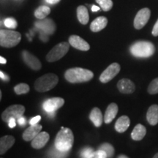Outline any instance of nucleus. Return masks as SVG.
Here are the masks:
<instances>
[{
  "label": "nucleus",
  "instance_id": "nucleus-36",
  "mask_svg": "<svg viewBox=\"0 0 158 158\" xmlns=\"http://www.w3.org/2000/svg\"><path fill=\"white\" fill-rule=\"evenodd\" d=\"M18 123H19L21 126L23 127V126L27 124V120H26V118L22 116H21L19 118H18Z\"/></svg>",
  "mask_w": 158,
  "mask_h": 158
},
{
  "label": "nucleus",
  "instance_id": "nucleus-7",
  "mask_svg": "<svg viewBox=\"0 0 158 158\" xmlns=\"http://www.w3.org/2000/svg\"><path fill=\"white\" fill-rule=\"evenodd\" d=\"M25 112V107L22 105H12L7 107L2 114V119L4 122H8L12 117L19 118L23 115Z\"/></svg>",
  "mask_w": 158,
  "mask_h": 158
},
{
  "label": "nucleus",
  "instance_id": "nucleus-35",
  "mask_svg": "<svg viewBox=\"0 0 158 158\" xmlns=\"http://www.w3.org/2000/svg\"><path fill=\"white\" fill-rule=\"evenodd\" d=\"M15 119H16V118H13V117H12V118H10L9 121L7 122H8L9 127L13 128V127H15V125H16V123H15Z\"/></svg>",
  "mask_w": 158,
  "mask_h": 158
},
{
  "label": "nucleus",
  "instance_id": "nucleus-21",
  "mask_svg": "<svg viewBox=\"0 0 158 158\" xmlns=\"http://www.w3.org/2000/svg\"><path fill=\"white\" fill-rule=\"evenodd\" d=\"M130 120L127 116H122L118 118L115 124V130L118 133L125 132L130 127Z\"/></svg>",
  "mask_w": 158,
  "mask_h": 158
},
{
  "label": "nucleus",
  "instance_id": "nucleus-9",
  "mask_svg": "<svg viewBox=\"0 0 158 158\" xmlns=\"http://www.w3.org/2000/svg\"><path fill=\"white\" fill-rule=\"evenodd\" d=\"M151 16V11L147 7L140 10L134 19L133 25L136 29H141L145 27Z\"/></svg>",
  "mask_w": 158,
  "mask_h": 158
},
{
  "label": "nucleus",
  "instance_id": "nucleus-16",
  "mask_svg": "<svg viewBox=\"0 0 158 158\" xmlns=\"http://www.w3.org/2000/svg\"><path fill=\"white\" fill-rule=\"evenodd\" d=\"M35 25L38 28L42 29L45 33H47L48 35L53 34L56 29V26L51 19H45L44 21H37L35 23Z\"/></svg>",
  "mask_w": 158,
  "mask_h": 158
},
{
  "label": "nucleus",
  "instance_id": "nucleus-8",
  "mask_svg": "<svg viewBox=\"0 0 158 158\" xmlns=\"http://www.w3.org/2000/svg\"><path fill=\"white\" fill-rule=\"evenodd\" d=\"M120 70H121V67L118 63H112L100 75V81L102 84H106L110 81L114 77L117 76L118 73L120 72Z\"/></svg>",
  "mask_w": 158,
  "mask_h": 158
},
{
  "label": "nucleus",
  "instance_id": "nucleus-30",
  "mask_svg": "<svg viewBox=\"0 0 158 158\" xmlns=\"http://www.w3.org/2000/svg\"><path fill=\"white\" fill-rule=\"evenodd\" d=\"M4 24L9 29H15L17 27L18 23L15 19H13V18H7L4 21Z\"/></svg>",
  "mask_w": 158,
  "mask_h": 158
},
{
  "label": "nucleus",
  "instance_id": "nucleus-28",
  "mask_svg": "<svg viewBox=\"0 0 158 158\" xmlns=\"http://www.w3.org/2000/svg\"><path fill=\"white\" fill-rule=\"evenodd\" d=\"M99 149H102L106 152L108 155V157H112L114 155V148L113 147V146L110 145V143H102V145L99 147Z\"/></svg>",
  "mask_w": 158,
  "mask_h": 158
},
{
  "label": "nucleus",
  "instance_id": "nucleus-15",
  "mask_svg": "<svg viewBox=\"0 0 158 158\" xmlns=\"http://www.w3.org/2000/svg\"><path fill=\"white\" fill-rule=\"evenodd\" d=\"M43 126L41 124H31L30 127L27 128V130L23 132L22 138L25 141H32V139L36 136L39 133H40Z\"/></svg>",
  "mask_w": 158,
  "mask_h": 158
},
{
  "label": "nucleus",
  "instance_id": "nucleus-29",
  "mask_svg": "<svg viewBox=\"0 0 158 158\" xmlns=\"http://www.w3.org/2000/svg\"><path fill=\"white\" fill-rule=\"evenodd\" d=\"M148 93L150 94H156L158 93V78L154 79L150 83L147 89Z\"/></svg>",
  "mask_w": 158,
  "mask_h": 158
},
{
  "label": "nucleus",
  "instance_id": "nucleus-17",
  "mask_svg": "<svg viewBox=\"0 0 158 158\" xmlns=\"http://www.w3.org/2000/svg\"><path fill=\"white\" fill-rule=\"evenodd\" d=\"M118 106L114 102L108 105L107 109L106 110L104 116V122L106 124H109L114 119L118 113Z\"/></svg>",
  "mask_w": 158,
  "mask_h": 158
},
{
  "label": "nucleus",
  "instance_id": "nucleus-10",
  "mask_svg": "<svg viewBox=\"0 0 158 158\" xmlns=\"http://www.w3.org/2000/svg\"><path fill=\"white\" fill-rule=\"evenodd\" d=\"M64 104V100L61 98H53L45 100L43 107L48 113H54L56 110L62 108Z\"/></svg>",
  "mask_w": 158,
  "mask_h": 158
},
{
  "label": "nucleus",
  "instance_id": "nucleus-5",
  "mask_svg": "<svg viewBox=\"0 0 158 158\" xmlns=\"http://www.w3.org/2000/svg\"><path fill=\"white\" fill-rule=\"evenodd\" d=\"M21 40V35L19 31L1 29L0 45L4 48H13L16 46Z\"/></svg>",
  "mask_w": 158,
  "mask_h": 158
},
{
  "label": "nucleus",
  "instance_id": "nucleus-22",
  "mask_svg": "<svg viewBox=\"0 0 158 158\" xmlns=\"http://www.w3.org/2000/svg\"><path fill=\"white\" fill-rule=\"evenodd\" d=\"M90 120L93 122L94 126L97 127H100L102 124V121L104 118H102V114L101 110L98 108H94L93 109L91 110L89 114Z\"/></svg>",
  "mask_w": 158,
  "mask_h": 158
},
{
  "label": "nucleus",
  "instance_id": "nucleus-23",
  "mask_svg": "<svg viewBox=\"0 0 158 158\" xmlns=\"http://www.w3.org/2000/svg\"><path fill=\"white\" fill-rule=\"evenodd\" d=\"M77 17L79 22L81 24H87L89 21V15L88 10L85 6L81 5L77 7Z\"/></svg>",
  "mask_w": 158,
  "mask_h": 158
},
{
  "label": "nucleus",
  "instance_id": "nucleus-14",
  "mask_svg": "<svg viewBox=\"0 0 158 158\" xmlns=\"http://www.w3.org/2000/svg\"><path fill=\"white\" fill-rule=\"evenodd\" d=\"M117 88L121 93L131 94L135 92V84L128 78H122L117 83Z\"/></svg>",
  "mask_w": 158,
  "mask_h": 158
},
{
  "label": "nucleus",
  "instance_id": "nucleus-32",
  "mask_svg": "<svg viewBox=\"0 0 158 158\" xmlns=\"http://www.w3.org/2000/svg\"><path fill=\"white\" fill-rule=\"evenodd\" d=\"M92 157L95 158H106L108 157V155L106 152L102 149H98L96 152H94L93 155H92Z\"/></svg>",
  "mask_w": 158,
  "mask_h": 158
},
{
  "label": "nucleus",
  "instance_id": "nucleus-6",
  "mask_svg": "<svg viewBox=\"0 0 158 158\" xmlns=\"http://www.w3.org/2000/svg\"><path fill=\"white\" fill-rule=\"evenodd\" d=\"M70 43L62 42L55 45L46 55V60L49 62H54L64 57L70 49Z\"/></svg>",
  "mask_w": 158,
  "mask_h": 158
},
{
  "label": "nucleus",
  "instance_id": "nucleus-18",
  "mask_svg": "<svg viewBox=\"0 0 158 158\" xmlns=\"http://www.w3.org/2000/svg\"><path fill=\"white\" fill-rule=\"evenodd\" d=\"M15 139L12 135H5L0 139V154L4 155L15 143Z\"/></svg>",
  "mask_w": 158,
  "mask_h": 158
},
{
  "label": "nucleus",
  "instance_id": "nucleus-13",
  "mask_svg": "<svg viewBox=\"0 0 158 158\" xmlns=\"http://www.w3.org/2000/svg\"><path fill=\"white\" fill-rule=\"evenodd\" d=\"M50 135L47 132H40L31 141V147L35 149H40L48 143Z\"/></svg>",
  "mask_w": 158,
  "mask_h": 158
},
{
  "label": "nucleus",
  "instance_id": "nucleus-19",
  "mask_svg": "<svg viewBox=\"0 0 158 158\" xmlns=\"http://www.w3.org/2000/svg\"><path fill=\"white\" fill-rule=\"evenodd\" d=\"M108 24V19L107 18L104 16H100L95 19L91 23L90 29L93 32H98L102 29L106 28V27Z\"/></svg>",
  "mask_w": 158,
  "mask_h": 158
},
{
  "label": "nucleus",
  "instance_id": "nucleus-12",
  "mask_svg": "<svg viewBox=\"0 0 158 158\" xmlns=\"http://www.w3.org/2000/svg\"><path fill=\"white\" fill-rule=\"evenodd\" d=\"M69 43L78 50L87 51L90 49V45L85 40L78 35H71L69 37Z\"/></svg>",
  "mask_w": 158,
  "mask_h": 158
},
{
  "label": "nucleus",
  "instance_id": "nucleus-26",
  "mask_svg": "<svg viewBox=\"0 0 158 158\" xmlns=\"http://www.w3.org/2000/svg\"><path fill=\"white\" fill-rule=\"evenodd\" d=\"M29 86L28 84H23V83H21V84H17L16 86L14 87V91L16 94H27L29 92Z\"/></svg>",
  "mask_w": 158,
  "mask_h": 158
},
{
  "label": "nucleus",
  "instance_id": "nucleus-24",
  "mask_svg": "<svg viewBox=\"0 0 158 158\" xmlns=\"http://www.w3.org/2000/svg\"><path fill=\"white\" fill-rule=\"evenodd\" d=\"M147 134V129L141 124H138L131 133V138L134 141H141Z\"/></svg>",
  "mask_w": 158,
  "mask_h": 158
},
{
  "label": "nucleus",
  "instance_id": "nucleus-42",
  "mask_svg": "<svg viewBox=\"0 0 158 158\" xmlns=\"http://www.w3.org/2000/svg\"><path fill=\"white\" fill-rule=\"evenodd\" d=\"M154 158H158V153H157V154H155V155H154V157H153Z\"/></svg>",
  "mask_w": 158,
  "mask_h": 158
},
{
  "label": "nucleus",
  "instance_id": "nucleus-37",
  "mask_svg": "<svg viewBox=\"0 0 158 158\" xmlns=\"http://www.w3.org/2000/svg\"><path fill=\"white\" fill-rule=\"evenodd\" d=\"M0 77H1V78L2 79V80H5V81H9L10 80L9 76L4 73L2 71H0Z\"/></svg>",
  "mask_w": 158,
  "mask_h": 158
},
{
  "label": "nucleus",
  "instance_id": "nucleus-25",
  "mask_svg": "<svg viewBox=\"0 0 158 158\" xmlns=\"http://www.w3.org/2000/svg\"><path fill=\"white\" fill-rule=\"evenodd\" d=\"M51 9L48 6H40L35 11V16L37 19H44L47 15L50 14Z\"/></svg>",
  "mask_w": 158,
  "mask_h": 158
},
{
  "label": "nucleus",
  "instance_id": "nucleus-11",
  "mask_svg": "<svg viewBox=\"0 0 158 158\" xmlns=\"http://www.w3.org/2000/svg\"><path fill=\"white\" fill-rule=\"evenodd\" d=\"M22 59L25 64L34 70H40L42 68L40 61L27 51H22Z\"/></svg>",
  "mask_w": 158,
  "mask_h": 158
},
{
  "label": "nucleus",
  "instance_id": "nucleus-20",
  "mask_svg": "<svg viewBox=\"0 0 158 158\" xmlns=\"http://www.w3.org/2000/svg\"><path fill=\"white\" fill-rule=\"evenodd\" d=\"M147 119L150 125L155 126L158 124V106L152 105L149 108L147 113Z\"/></svg>",
  "mask_w": 158,
  "mask_h": 158
},
{
  "label": "nucleus",
  "instance_id": "nucleus-33",
  "mask_svg": "<svg viewBox=\"0 0 158 158\" xmlns=\"http://www.w3.org/2000/svg\"><path fill=\"white\" fill-rule=\"evenodd\" d=\"M152 34L153 36H155V37L158 36V19H157V22L155 23V24L154 25L152 31Z\"/></svg>",
  "mask_w": 158,
  "mask_h": 158
},
{
  "label": "nucleus",
  "instance_id": "nucleus-34",
  "mask_svg": "<svg viewBox=\"0 0 158 158\" xmlns=\"http://www.w3.org/2000/svg\"><path fill=\"white\" fill-rule=\"evenodd\" d=\"M41 119V116H35V117H33L32 118H31L30 120V124H38V122L40 121Z\"/></svg>",
  "mask_w": 158,
  "mask_h": 158
},
{
  "label": "nucleus",
  "instance_id": "nucleus-3",
  "mask_svg": "<svg viewBox=\"0 0 158 158\" xmlns=\"http://www.w3.org/2000/svg\"><path fill=\"white\" fill-rule=\"evenodd\" d=\"M131 54L135 57L148 58L155 52V47L152 43L149 41H138L130 46Z\"/></svg>",
  "mask_w": 158,
  "mask_h": 158
},
{
  "label": "nucleus",
  "instance_id": "nucleus-4",
  "mask_svg": "<svg viewBox=\"0 0 158 158\" xmlns=\"http://www.w3.org/2000/svg\"><path fill=\"white\" fill-rule=\"evenodd\" d=\"M59 78L54 73H47L40 77L35 81L34 86L35 90L39 92H48L56 86Z\"/></svg>",
  "mask_w": 158,
  "mask_h": 158
},
{
  "label": "nucleus",
  "instance_id": "nucleus-31",
  "mask_svg": "<svg viewBox=\"0 0 158 158\" xmlns=\"http://www.w3.org/2000/svg\"><path fill=\"white\" fill-rule=\"evenodd\" d=\"M94 151L92 148H86V149H83L82 152H81V157L85 158H92V155H93Z\"/></svg>",
  "mask_w": 158,
  "mask_h": 158
},
{
  "label": "nucleus",
  "instance_id": "nucleus-1",
  "mask_svg": "<svg viewBox=\"0 0 158 158\" xmlns=\"http://www.w3.org/2000/svg\"><path fill=\"white\" fill-rule=\"evenodd\" d=\"M74 143V135L72 130L64 127H61L54 140L55 148L62 152H67L72 149Z\"/></svg>",
  "mask_w": 158,
  "mask_h": 158
},
{
  "label": "nucleus",
  "instance_id": "nucleus-38",
  "mask_svg": "<svg viewBox=\"0 0 158 158\" xmlns=\"http://www.w3.org/2000/svg\"><path fill=\"white\" fill-rule=\"evenodd\" d=\"M47 3L51 4V5H55V4L59 3L61 0H45Z\"/></svg>",
  "mask_w": 158,
  "mask_h": 158
},
{
  "label": "nucleus",
  "instance_id": "nucleus-2",
  "mask_svg": "<svg viewBox=\"0 0 158 158\" xmlns=\"http://www.w3.org/2000/svg\"><path fill=\"white\" fill-rule=\"evenodd\" d=\"M94 77V73L87 69L73 68L68 69L64 73V78L68 82L72 84L84 83L89 81Z\"/></svg>",
  "mask_w": 158,
  "mask_h": 158
},
{
  "label": "nucleus",
  "instance_id": "nucleus-40",
  "mask_svg": "<svg viewBox=\"0 0 158 158\" xmlns=\"http://www.w3.org/2000/svg\"><path fill=\"white\" fill-rule=\"evenodd\" d=\"M0 63L1 64H6L7 63V60L5 58H3L2 56H0Z\"/></svg>",
  "mask_w": 158,
  "mask_h": 158
},
{
  "label": "nucleus",
  "instance_id": "nucleus-41",
  "mask_svg": "<svg viewBox=\"0 0 158 158\" xmlns=\"http://www.w3.org/2000/svg\"><path fill=\"white\" fill-rule=\"evenodd\" d=\"M118 158H128V157L127 155H121L119 156H118Z\"/></svg>",
  "mask_w": 158,
  "mask_h": 158
},
{
  "label": "nucleus",
  "instance_id": "nucleus-27",
  "mask_svg": "<svg viewBox=\"0 0 158 158\" xmlns=\"http://www.w3.org/2000/svg\"><path fill=\"white\" fill-rule=\"evenodd\" d=\"M96 2L99 4L103 11H109L113 7L112 0H95Z\"/></svg>",
  "mask_w": 158,
  "mask_h": 158
},
{
  "label": "nucleus",
  "instance_id": "nucleus-39",
  "mask_svg": "<svg viewBox=\"0 0 158 158\" xmlns=\"http://www.w3.org/2000/svg\"><path fill=\"white\" fill-rule=\"evenodd\" d=\"M98 10H100V7H98V6H96V5H92V12H97Z\"/></svg>",
  "mask_w": 158,
  "mask_h": 158
}]
</instances>
